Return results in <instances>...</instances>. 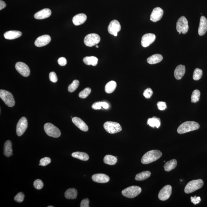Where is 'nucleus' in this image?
<instances>
[{
	"mask_svg": "<svg viewBox=\"0 0 207 207\" xmlns=\"http://www.w3.org/2000/svg\"><path fill=\"white\" fill-rule=\"evenodd\" d=\"M162 155V153L158 150H151L144 155L141 159L143 164H148L158 160Z\"/></svg>",
	"mask_w": 207,
	"mask_h": 207,
	"instance_id": "f257e3e1",
	"label": "nucleus"
},
{
	"mask_svg": "<svg viewBox=\"0 0 207 207\" xmlns=\"http://www.w3.org/2000/svg\"><path fill=\"white\" fill-rule=\"evenodd\" d=\"M200 127V124L196 122L186 121L179 126L177 129V132L179 134H185L191 131L197 130Z\"/></svg>",
	"mask_w": 207,
	"mask_h": 207,
	"instance_id": "f03ea898",
	"label": "nucleus"
},
{
	"mask_svg": "<svg viewBox=\"0 0 207 207\" xmlns=\"http://www.w3.org/2000/svg\"><path fill=\"white\" fill-rule=\"evenodd\" d=\"M204 182L201 179L193 180L189 182L184 188V192L186 194L192 193L203 187Z\"/></svg>",
	"mask_w": 207,
	"mask_h": 207,
	"instance_id": "7ed1b4c3",
	"label": "nucleus"
},
{
	"mask_svg": "<svg viewBox=\"0 0 207 207\" xmlns=\"http://www.w3.org/2000/svg\"><path fill=\"white\" fill-rule=\"evenodd\" d=\"M142 192L141 188L138 186H133L126 188L122 192L125 197L133 198L139 195Z\"/></svg>",
	"mask_w": 207,
	"mask_h": 207,
	"instance_id": "20e7f679",
	"label": "nucleus"
},
{
	"mask_svg": "<svg viewBox=\"0 0 207 207\" xmlns=\"http://www.w3.org/2000/svg\"><path fill=\"white\" fill-rule=\"evenodd\" d=\"M104 127L107 132L111 134H116L122 130V128L119 123L114 122H106L104 124Z\"/></svg>",
	"mask_w": 207,
	"mask_h": 207,
	"instance_id": "39448f33",
	"label": "nucleus"
},
{
	"mask_svg": "<svg viewBox=\"0 0 207 207\" xmlns=\"http://www.w3.org/2000/svg\"><path fill=\"white\" fill-rule=\"evenodd\" d=\"M0 97L8 106L12 107L15 105V102L13 96L9 91L1 89L0 90Z\"/></svg>",
	"mask_w": 207,
	"mask_h": 207,
	"instance_id": "423d86ee",
	"label": "nucleus"
},
{
	"mask_svg": "<svg viewBox=\"0 0 207 207\" xmlns=\"http://www.w3.org/2000/svg\"><path fill=\"white\" fill-rule=\"evenodd\" d=\"M44 130L47 135L54 138H58L60 136L61 132L60 130L50 123H47L45 124Z\"/></svg>",
	"mask_w": 207,
	"mask_h": 207,
	"instance_id": "0eeeda50",
	"label": "nucleus"
},
{
	"mask_svg": "<svg viewBox=\"0 0 207 207\" xmlns=\"http://www.w3.org/2000/svg\"><path fill=\"white\" fill-rule=\"evenodd\" d=\"M187 19L184 16H182L178 19L176 23V30L180 34L181 33L185 34L189 29Z\"/></svg>",
	"mask_w": 207,
	"mask_h": 207,
	"instance_id": "6e6552de",
	"label": "nucleus"
},
{
	"mask_svg": "<svg viewBox=\"0 0 207 207\" xmlns=\"http://www.w3.org/2000/svg\"><path fill=\"white\" fill-rule=\"evenodd\" d=\"M101 38L98 35L91 34L88 35L85 38L84 43L87 46L92 47L100 42Z\"/></svg>",
	"mask_w": 207,
	"mask_h": 207,
	"instance_id": "1a4fd4ad",
	"label": "nucleus"
},
{
	"mask_svg": "<svg viewBox=\"0 0 207 207\" xmlns=\"http://www.w3.org/2000/svg\"><path fill=\"white\" fill-rule=\"evenodd\" d=\"M172 193V187L170 185H167L162 188L159 193V200L165 201L168 200Z\"/></svg>",
	"mask_w": 207,
	"mask_h": 207,
	"instance_id": "9d476101",
	"label": "nucleus"
},
{
	"mask_svg": "<svg viewBox=\"0 0 207 207\" xmlns=\"http://www.w3.org/2000/svg\"><path fill=\"white\" fill-rule=\"evenodd\" d=\"M28 127V122L27 118L23 117L17 123L16 128V132L18 136H21L26 130Z\"/></svg>",
	"mask_w": 207,
	"mask_h": 207,
	"instance_id": "9b49d317",
	"label": "nucleus"
},
{
	"mask_svg": "<svg viewBox=\"0 0 207 207\" xmlns=\"http://www.w3.org/2000/svg\"><path fill=\"white\" fill-rule=\"evenodd\" d=\"M15 69L20 75L24 77H28L30 75V70L28 66L25 63L19 62L15 64Z\"/></svg>",
	"mask_w": 207,
	"mask_h": 207,
	"instance_id": "f8f14e48",
	"label": "nucleus"
},
{
	"mask_svg": "<svg viewBox=\"0 0 207 207\" xmlns=\"http://www.w3.org/2000/svg\"><path fill=\"white\" fill-rule=\"evenodd\" d=\"M121 27L119 22L116 20L110 22L108 27L109 33L114 36H117L118 34L121 31Z\"/></svg>",
	"mask_w": 207,
	"mask_h": 207,
	"instance_id": "ddd939ff",
	"label": "nucleus"
},
{
	"mask_svg": "<svg viewBox=\"0 0 207 207\" xmlns=\"http://www.w3.org/2000/svg\"><path fill=\"white\" fill-rule=\"evenodd\" d=\"M156 36L155 35L153 34H147L143 36L142 38L141 45L143 47H147L153 43H154L155 40Z\"/></svg>",
	"mask_w": 207,
	"mask_h": 207,
	"instance_id": "4468645a",
	"label": "nucleus"
},
{
	"mask_svg": "<svg viewBox=\"0 0 207 207\" xmlns=\"http://www.w3.org/2000/svg\"><path fill=\"white\" fill-rule=\"evenodd\" d=\"M163 14L164 11L160 7L155 8L151 12L150 20L151 21L155 23L162 18Z\"/></svg>",
	"mask_w": 207,
	"mask_h": 207,
	"instance_id": "2eb2a0df",
	"label": "nucleus"
},
{
	"mask_svg": "<svg viewBox=\"0 0 207 207\" xmlns=\"http://www.w3.org/2000/svg\"><path fill=\"white\" fill-rule=\"evenodd\" d=\"M51 40V37L49 35H45L38 38L35 42V45L39 47L45 46L49 43Z\"/></svg>",
	"mask_w": 207,
	"mask_h": 207,
	"instance_id": "dca6fc26",
	"label": "nucleus"
},
{
	"mask_svg": "<svg viewBox=\"0 0 207 207\" xmlns=\"http://www.w3.org/2000/svg\"><path fill=\"white\" fill-rule=\"evenodd\" d=\"M92 179L96 182L100 183H105L110 181V177L104 174H96L92 176Z\"/></svg>",
	"mask_w": 207,
	"mask_h": 207,
	"instance_id": "f3484780",
	"label": "nucleus"
},
{
	"mask_svg": "<svg viewBox=\"0 0 207 207\" xmlns=\"http://www.w3.org/2000/svg\"><path fill=\"white\" fill-rule=\"evenodd\" d=\"M72 121L73 124L79 129L84 132H87L88 130V127L87 124L83 120L78 117H74L72 118Z\"/></svg>",
	"mask_w": 207,
	"mask_h": 207,
	"instance_id": "a211bd4d",
	"label": "nucleus"
},
{
	"mask_svg": "<svg viewBox=\"0 0 207 207\" xmlns=\"http://www.w3.org/2000/svg\"><path fill=\"white\" fill-rule=\"evenodd\" d=\"M51 10L49 9L46 8L35 13L34 15V17L36 19L42 20L48 18L51 16Z\"/></svg>",
	"mask_w": 207,
	"mask_h": 207,
	"instance_id": "6ab92c4d",
	"label": "nucleus"
},
{
	"mask_svg": "<svg viewBox=\"0 0 207 207\" xmlns=\"http://www.w3.org/2000/svg\"><path fill=\"white\" fill-rule=\"evenodd\" d=\"M207 31V19L204 16L201 17L200 25L198 28V34L203 36L206 34Z\"/></svg>",
	"mask_w": 207,
	"mask_h": 207,
	"instance_id": "aec40b11",
	"label": "nucleus"
},
{
	"mask_svg": "<svg viewBox=\"0 0 207 207\" xmlns=\"http://www.w3.org/2000/svg\"><path fill=\"white\" fill-rule=\"evenodd\" d=\"M86 19L87 16L85 14H79L73 17L72 22L75 26H78L84 23Z\"/></svg>",
	"mask_w": 207,
	"mask_h": 207,
	"instance_id": "412c9836",
	"label": "nucleus"
},
{
	"mask_svg": "<svg viewBox=\"0 0 207 207\" xmlns=\"http://www.w3.org/2000/svg\"><path fill=\"white\" fill-rule=\"evenodd\" d=\"M185 67L183 65H179L177 66L174 71V76L177 80H180L185 72Z\"/></svg>",
	"mask_w": 207,
	"mask_h": 207,
	"instance_id": "4be33fe9",
	"label": "nucleus"
},
{
	"mask_svg": "<svg viewBox=\"0 0 207 207\" xmlns=\"http://www.w3.org/2000/svg\"><path fill=\"white\" fill-rule=\"evenodd\" d=\"M22 33L19 31H7L4 34L5 38L8 39H13L21 37Z\"/></svg>",
	"mask_w": 207,
	"mask_h": 207,
	"instance_id": "5701e85b",
	"label": "nucleus"
},
{
	"mask_svg": "<svg viewBox=\"0 0 207 207\" xmlns=\"http://www.w3.org/2000/svg\"><path fill=\"white\" fill-rule=\"evenodd\" d=\"M163 59L162 55L159 54H156L152 55L147 59V61L148 64H157L160 62Z\"/></svg>",
	"mask_w": 207,
	"mask_h": 207,
	"instance_id": "b1692460",
	"label": "nucleus"
},
{
	"mask_svg": "<svg viewBox=\"0 0 207 207\" xmlns=\"http://www.w3.org/2000/svg\"><path fill=\"white\" fill-rule=\"evenodd\" d=\"M147 124L151 127H156L159 128L160 126L161 120L159 118H156L155 116L153 117L152 118H148Z\"/></svg>",
	"mask_w": 207,
	"mask_h": 207,
	"instance_id": "393cba45",
	"label": "nucleus"
},
{
	"mask_svg": "<svg viewBox=\"0 0 207 207\" xmlns=\"http://www.w3.org/2000/svg\"><path fill=\"white\" fill-rule=\"evenodd\" d=\"M78 192L75 188H69L65 192L64 196L66 198L69 200H73L76 199Z\"/></svg>",
	"mask_w": 207,
	"mask_h": 207,
	"instance_id": "a878e982",
	"label": "nucleus"
},
{
	"mask_svg": "<svg viewBox=\"0 0 207 207\" xmlns=\"http://www.w3.org/2000/svg\"><path fill=\"white\" fill-rule=\"evenodd\" d=\"M4 153L7 157L12 155V144L10 140H7L4 144Z\"/></svg>",
	"mask_w": 207,
	"mask_h": 207,
	"instance_id": "bb28decb",
	"label": "nucleus"
},
{
	"mask_svg": "<svg viewBox=\"0 0 207 207\" xmlns=\"http://www.w3.org/2000/svg\"><path fill=\"white\" fill-rule=\"evenodd\" d=\"M177 162L176 159H173L168 161L164 166V170L165 171L169 172L176 168Z\"/></svg>",
	"mask_w": 207,
	"mask_h": 207,
	"instance_id": "cd10ccee",
	"label": "nucleus"
},
{
	"mask_svg": "<svg viewBox=\"0 0 207 207\" xmlns=\"http://www.w3.org/2000/svg\"><path fill=\"white\" fill-rule=\"evenodd\" d=\"M97 58L95 56H86L83 58L84 63L88 65H92L96 66L98 63Z\"/></svg>",
	"mask_w": 207,
	"mask_h": 207,
	"instance_id": "c85d7f7f",
	"label": "nucleus"
},
{
	"mask_svg": "<svg viewBox=\"0 0 207 207\" xmlns=\"http://www.w3.org/2000/svg\"><path fill=\"white\" fill-rule=\"evenodd\" d=\"M72 157L82 161H86L89 159V155L86 153L83 152L77 151V152H74L72 153Z\"/></svg>",
	"mask_w": 207,
	"mask_h": 207,
	"instance_id": "c756f323",
	"label": "nucleus"
},
{
	"mask_svg": "<svg viewBox=\"0 0 207 207\" xmlns=\"http://www.w3.org/2000/svg\"><path fill=\"white\" fill-rule=\"evenodd\" d=\"M117 161H118L117 157L109 155L104 156V163L110 165H114L116 164Z\"/></svg>",
	"mask_w": 207,
	"mask_h": 207,
	"instance_id": "7c9ffc66",
	"label": "nucleus"
},
{
	"mask_svg": "<svg viewBox=\"0 0 207 207\" xmlns=\"http://www.w3.org/2000/svg\"><path fill=\"white\" fill-rule=\"evenodd\" d=\"M117 87V83L116 82L114 81H111L109 82L106 85L105 87V90L106 93L108 94H110L113 93L116 89Z\"/></svg>",
	"mask_w": 207,
	"mask_h": 207,
	"instance_id": "2f4dec72",
	"label": "nucleus"
},
{
	"mask_svg": "<svg viewBox=\"0 0 207 207\" xmlns=\"http://www.w3.org/2000/svg\"><path fill=\"white\" fill-rule=\"evenodd\" d=\"M151 174L149 171L143 172L136 175L135 180L138 181L145 180L149 178Z\"/></svg>",
	"mask_w": 207,
	"mask_h": 207,
	"instance_id": "473e14b6",
	"label": "nucleus"
},
{
	"mask_svg": "<svg viewBox=\"0 0 207 207\" xmlns=\"http://www.w3.org/2000/svg\"><path fill=\"white\" fill-rule=\"evenodd\" d=\"M101 107L105 109H107L109 108V106L106 102H96L92 106V108L94 110H100Z\"/></svg>",
	"mask_w": 207,
	"mask_h": 207,
	"instance_id": "72a5a7b5",
	"label": "nucleus"
},
{
	"mask_svg": "<svg viewBox=\"0 0 207 207\" xmlns=\"http://www.w3.org/2000/svg\"><path fill=\"white\" fill-rule=\"evenodd\" d=\"M200 92L198 90L196 89L193 92L191 101L193 103H196L199 101L200 96Z\"/></svg>",
	"mask_w": 207,
	"mask_h": 207,
	"instance_id": "f704fd0d",
	"label": "nucleus"
},
{
	"mask_svg": "<svg viewBox=\"0 0 207 207\" xmlns=\"http://www.w3.org/2000/svg\"><path fill=\"white\" fill-rule=\"evenodd\" d=\"M80 82L78 80H74L72 83L69 85L68 90L70 93L73 92L78 87Z\"/></svg>",
	"mask_w": 207,
	"mask_h": 207,
	"instance_id": "c9c22d12",
	"label": "nucleus"
},
{
	"mask_svg": "<svg viewBox=\"0 0 207 207\" xmlns=\"http://www.w3.org/2000/svg\"><path fill=\"white\" fill-rule=\"evenodd\" d=\"M203 76V71L201 69L197 68L194 70L193 75V80L195 81L200 80Z\"/></svg>",
	"mask_w": 207,
	"mask_h": 207,
	"instance_id": "e433bc0d",
	"label": "nucleus"
},
{
	"mask_svg": "<svg viewBox=\"0 0 207 207\" xmlns=\"http://www.w3.org/2000/svg\"><path fill=\"white\" fill-rule=\"evenodd\" d=\"M91 91V88H87L79 93V97L82 99L86 98L90 94Z\"/></svg>",
	"mask_w": 207,
	"mask_h": 207,
	"instance_id": "4c0bfd02",
	"label": "nucleus"
},
{
	"mask_svg": "<svg viewBox=\"0 0 207 207\" xmlns=\"http://www.w3.org/2000/svg\"><path fill=\"white\" fill-rule=\"evenodd\" d=\"M51 162V159L50 158L46 157L41 159L39 161V165L45 167L48 165Z\"/></svg>",
	"mask_w": 207,
	"mask_h": 207,
	"instance_id": "58836bf2",
	"label": "nucleus"
},
{
	"mask_svg": "<svg viewBox=\"0 0 207 207\" xmlns=\"http://www.w3.org/2000/svg\"><path fill=\"white\" fill-rule=\"evenodd\" d=\"M24 194L23 193H19L15 196L14 200L15 201L18 202V203H22L24 200Z\"/></svg>",
	"mask_w": 207,
	"mask_h": 207,
	"instance_id": "ea45409f",
	"label": "nucleus"
},
{
	"mask_svg": "<svg viewBox=\"0 0 207 207\" xmlns=\"http://www.w3.org/2000/svg\"><path fill=\"white\" fill-rule=\"evenodd\" d=\"M34 186L35 188L39 190V189H42L43 187V183L42 180L38 179L34 181Z\"/></svg>",
	"mask_w": 207,
	"mask_h": 207,
	"instance_id": "a19ab883",
	"label": "nucleus"
},
{
	"mask_svg": "<svg viewBox=\"0 0 207 207\" xmlns=\"http://www.w3.org/2000/svg\"><path fill=\"white\" fill-rule=\"evenodd\" d=\"M153 92L152 89L150 88H147L144 91L143 95L147 99H149L152 96Z\"/></svg>",
	"mask_w": 207,
	"mask_h": 207,
	"instance_id": "79ce46f5",
	"label": "nucleus"
},
{
	"mask_svg": "<svg viewBox=\"0 0 207 207\" xmlns=\"http://www.w3.org/2000/svg\"><path fill=\"white\" fill-rule=\"evenodd\" d=\"M49 78L50 81L53 83H56L58 81V77L54 72H50Z\"/></svg>",
	"mask_w": 207,
	"mask_h": 207,
	"instance_id": "37998d69",
	"label": "nucleus"
},
{
	"mask_svg": "<svg viewBox=\"0 0 207 207\" xmlns=\"http://www.w3.org/2000/svg\"><path fill=\"white\" fill-rule=\"evenodd\" d=\"M157 106L158 109L161 110H164L167 108L166 104L165 102L159 101L158 102Z\"/></svg>",
	"mask_w": 207,
	"mask_h": 207,
	"instance_id": "c03bdc74",
	"label": "nucleus"
},
{
	"mask_svg": "<svg viewBox=\"0 0 207 207\" xmlns=\"http://www.w3.org/2000/svg\"><path fill=\"white\" fill-rule=\"evenodd\" d=\"M191 202L193 203L194 205H196L200 203L201 201V199L200 197H197V196H195L194 197H191Z\"/></svg>",
	"mask_w": 207,
	"mask_h": 207,
	"instance_id": "a18cd8bd",
	"label": "nucleus"
},
{
	"mask_svg": "<svg viewBox=\"0 0 207 207\" xmlns=\"http://www.w3.org/2000/svg\"><path fill=\"white\" fill-rule=\"evenodd\" d=\"M89 201L88 199H85L82 201L80 204L81 207H89Z\"/></svg>",
	"mask_w": 207,
	"mask_h": 207,
	"instance_id": "49530a36",
	"label": "nucleus"
},
{
	"mask_svg": "<svg viewBox=\"0 0 207 207\" xmlns=\"http://www.w3.org/2000/svg\"><path fill=\"white\" fill-rule=\"evenodd\" d=\"M58 64L60 65L61 66H65L67 64V60L64 57H61L58 59Z\"/></svg>",
	"mask_w": 207,
	"mask_h": 207,
	"instance_id": "de8ad7c7",
	"label": "nucleus"
},
{
	"mask_svg": "<svg viewBox=\"0 0 207 207\" xmlns=\"http://www.w3.org/2000/svg\"><path fill=\"white\" fill-rule=\"evenodd\" d=\"M6 4L4 1H0V10H2V9H4L6 7Z\"/></svg>",
	"mask_w": 207,
	"mask_h": 207,
	"instance_id": "09e8293b",
	"label": "nucleus"
},
{
	"mask_svg": "<svg viewBox=\"0 0 207 207\" xmlns=\"http://www.w3.org/2000/svg\"><path fill=\"white\" fill-rule=\"evenodd\" d=\"M96 48H99V46H98L97 45H96Z\"/></svg>",
	"mask_w": 207,
	"mask_h": 207,
	"instance_id": "8fccbe9b",
	"label": "nucleus"
},
{
	"mask_svg": "<svg viewBox=\"0 0 207 207\" xmlns=\"http://www.w3.org/2000/svg\"><path fill=\"white\" fill-rule=\"evenodd\" d=\"M54 207V206H48V207Z\"/></svg>",
	"mask_w": 207,
	"mask_h": 207,
	"instance_id": "3c124183",
	"label": "nucleus"
}]
</instances>
